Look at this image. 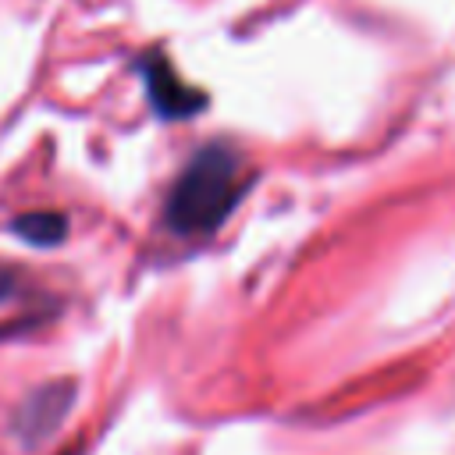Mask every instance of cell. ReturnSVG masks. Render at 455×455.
<instances>
[{
    "label": "cell",
    "mask_w": 455,
    "mask_h": 455,
    "mask_svg": "<svg viewBox=\"0 0 455 455\" xmlns=\"http://www.w3.org/2000/svg\"><path fill=\"white\" fill-rule=\"evenodd\" d=\"M149 71V82H153V103L164 110V117H185L196 103H203L199 92L185 89L174 75H167V68H146Z\"/></svg>",
    "instance_id": "7a4b0ae2"
},
{
    "label": "cell",
    "mask_w": 455,
    "mask_h": 455,
    "mask_svg": "<svg viewBox=\"0 0 455 455\" xmlns=\"http://www.w3.org/2000/svg\"><path fill=\"white\" fill-rule=\"evenodd\" d=\"M249 188V167L238 149L224 142L203 146L167 196V224L178 235H210L235 210Z\"/></svg>",
    "instance_id": "6da1fadb"
},
{
    "label": "cell",
    "mask_w": 455,
    "mask_h": 455,
    "mask_svg": "<svg viewBox=\"0 0 455 455\" xmlns=\"http://www.w3.org/2000/svg\"><path fill=\"white\" fill-rule=\"evenodd\" d=\"M11 228H14V235H21V238H28V242H36V245H53V242L64 238L68 220H64L60 213L43 210V213H25V217H18Z\"/></svg>",
    "instance_id": "3957f363"
}]
</instances>
